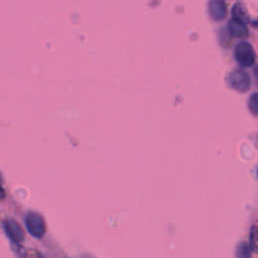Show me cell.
<instances>
[{
	"mask_svg": "<svg viewBox=\"0 0 258 258\" xmlns=\"http://www.w3.org/2000/svg\"><path fill=\"white\" fill-rule=\"evenodd\" d=\"M234 57L236 62L242 68H249L255 62V52L253 47L247 42H241L234 49Z\"/></svg>",
	"mask_w": 258,
	"mask_h": 258,
	"instance_id": "obj_1",
	"label": "cell"
},
{
	"mask_svg": "<svg viewBox=\"0 0 258 258\" xmlns=\"http://www.w3.org/2000/svg\"><path fill=\"white\" fill-rule=\"evenodd\" d=\"M26 226L29 232L36 238H42L47 231L44 217L37 212H30L27 215Z\"/></svg>",
	"mask_w": 258,
	"mask_h": 258,
	"instance_id": "obj_2",
	"label": "cell"
},
{
	"mask_svg": "<svg viewBox=\"0 0 258 258\" xmlns=\"http://www.w3.org/2000/svg\"><path fill=\"white\" fill-rule=\"evenodd\" d=\"M229 84L234 90L244 93L250 89L251 79L244 70L235 69L229 75Z\"/></svg>",
	"mask_w": 258,
	"mask_h": 258,
	"instance_id": "obj_3",
	"label": "cell"
},
{
	"mask_svg": "<svg viewBox=\"0 0 258 258\" xmlns=\"http://www.w3.org/2000/svg\"><path fill=\"white\" fill-rule=\"evenodd\" d=\"M208 13L214 22H221L226 19L228 11L223 0H211L208 4Z\"/></svg>",
	"mask_w": 258,
	"mask_h": 258,
	"instance_id": "obj_4",
	"label": "cell"
},
{
	"mask_svg": "<svg viewBox=\"0 0 258 258\" xmlns=\"http://www.w3.org/2000/svg\"><path fill=\"white\" fill-rule=\"evenodd\" d=\"M5 230L9 237L16 243H21L25 239V231L23 227L17 221L8 219L5 222Z\"/></svg>",
	"mask_w": 258,
	"mask_h": 258,
	"instance_id": "obj_5",
	"label": "cell"
},
{
	"mask_svg": "<svg viewBox=\"0 0 258 258\" xmlns=\"http://www.w3.org/2000/svg\"><path fill=\"white\" fill-rule=\"evenodd\" d=\"M229 34L237 39H243L248 35L247 23L235 18H232L228 23Z\"/></svg>",
	"mask_w": 258,
	"mask_h": 258,
	"instance_id": "obj_6",
	"label": "cell"
},
{
	"mask_svg": "<svg viewBox=\"0 0 258 258\" xmlns=\"http://www.w3.org/2000/svg\"><path fill=\"white\" fill-rule=\"evenodd\" d=\"M236 258H251L252 257V251L246 242H240L236 247L235 252Z\"/></svg>",
	"mask_w": 258,
	"mask_h": 258,
	"instance_id": "obj_7",
	"label": "cell"
},
{
	"mask_svg": "<svg viewBox=\"0 0 258 258\" xmlns=\"http://www.w3.org/2000/svg\"><path fill=\"white\" fill-rule=\"evenodd\" d=\"M232 18H235L247 23L248 17H247L246 8L242 4H235L234 7L232 8Z\"/></svg>",
	"mask_w": 258,
	"mask_h": 258,
	"instance_id": "obj_8",
	"label": "cell"
},
{
	"mask_svg": "<svg viewBox=\"0 0 258 258\" xmlns=\"http://www.w3.org/2000/svg\"><path fill=\"white\" fill-rule=\"evenodd\" d=\"M249 247L252 252L258 254V226H253L249 236Z\"/></svg>",
	"mask_w": 258,
	"mask_h": 258,
	"instance_id": "obj_9",
	"label": "cell"
},
{
	"mask_svg": "<svg viewBox=\"0 0 258 258\" xmlns=\"http://www.w3.org/2000/svg\"><path fill=\"white\" fill-rule=\"evenodd\" d=\"M248 109L254 116H258V92L253 93L249 97Z\"/></svg>",
	"mask_w": 258,
	"mask_h": 258,
	"instance_id": "obj_10",
	"label": "cell"
},
{
	"mask_svg": "<svg viewBox=\"0 0 258 258\" xmlns=\"http://www.w3.org/2000/svg\"><path fill=\"white\" fill-rule=\"evenodd\" d=\"M253 74H254V79L256 81V84L258 85V66H256L253 70Z\"/></svg>",
	"mask_w": 258,
	"mask_h": 258,
	"instance_id": "obj_11",
	"label": "cell"
},
{
	"mask_svg": "<svg viewBox=\"0 0 258 258\" xmlns=\"http://www.w3.org/2000/svg\"><path fill=\"white\" fill-rule=\"evenodd\" d=\"M5 197H6V192H5V190L3 189V187L0 186V200H3Z\"/></svg>",
	"mask_w": 258,
	"mask_h": 258,
	"instance_id": "obj_12",
	"label": "cell"
},
{
	"mask_svg": "<svg viewBox=\"0 0 258 258\" xmlns=\"http://www.w3.org/2000/svg\"><path fill=\"white\" fill-rule=\"evenodd\" d=\"M257 177H258V168H257Z\"/></svg>",
	"mask_w": 258,
	"mask_h": 258,
	"instance_id": "obj_13",
	"label": "cell"
}]
</instances>
